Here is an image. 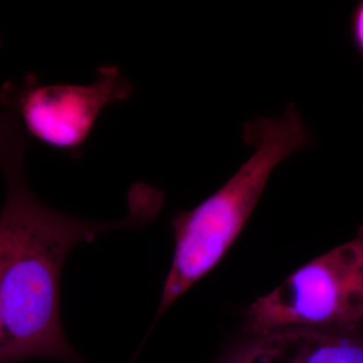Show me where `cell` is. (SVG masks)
Instances as JSON below:
<instances>
[{
	"label": "cell",
	"instance_id": "1",
	"mask_svg": "<svg viewBox=\"0 0 363 363\" xmlns=\"http://www.w3.org/2000/svg\"><path fill=\"white\" fill-rule=\"evenodd\" d=\"M28 140L18 117L0 111V169L6 196L0 211V298L6 363L47 358L89 363L67 340L61 323L60 288L63 267L76 245L101 234L147 226L164 196L135 184L128 213L121 220L96 222L60 213L35 197L23 174Z\"/></svg>",
	"mask_w": 363,
	"mask_h": 363
},
{
	"label": "cell",
	"instance_id": "2",
	"mask_svg": "<svg viewBox=\"0 0 363 363\" xmlns=\"http://www.w3.org/2000/svg\"><path fill=\"white\" fill-rule=\"evenodd\" d=\"M242 138L255 147L252 156L214 194L172 218L175 252L155 322L216 267L252 216L274 169L311 142L293 104L278 118L248 121Z\"/></svg>",
	"mask_w": 363,
	"mask_h": 363
},
{
	"label": "cell",
	"instance_id": "3",
	"mask_svg": "<svg viewBox=\"0 0 363 363\" xmlns=\"http://www.w3.org/2000/svg\"><path fill=\"white\" fill-rule=\"evenodd\" d=\"M362 324L363 226L257 298L245 318L247 330L259 337L293 327L354 332Z\"/></svg>",
	"mask_w": 363,
	"mask_h": 363
},
{
	"label": "cell",
	"instance_id": "4",
	"mask_svg": "<svg viewBox=\"0 0 363 363\" xmlns=\"http://www.w3.org/2000/svg\"><path fill=\"white\" fill-rule=\"evenodd\" d=\"M88 85L42 84L38 76H25L0 89V104L26 131L52 149L80 156L100 113L125 101L133 86L116 66L98 68Z\"/></svg>",
	"mask_w": 363,
	"mask_h": 363
},
{
	"label": "cell",
	"instance_id": "5",
	"mask_svg": "<svg viewBox=\"0 0 363 363\" xmlns=\"http://www.w3.org/2000/svg\"><path fill=\"white\" fill-rule=\"evenodd\" d=\"M219 363H363L354 332L293 327L260 336Z\"/></svg>",
	"mask_w": 363,
	"mask_h": 363
},
{
	"label": "cell",
	"instance_id": "6",
	"mask_svg": "<svg viewBox=\"0 0 363 363\" xmlns=\"http://www.w3.org/2000/svg\"><path fill=\"white\" fill-rule=\"evenodd\" d=\"M352 33L355 44L363 55V2L357 7L353 14Z\"/></svg>",
	"mask_w": 363,
	"mask_h": 363
},
{
	"label": "cell",
	"instance_id": "7",
	"mask_svg": "<svg viewBox=\"0 0 363 363\" xmlns=\"http://www.w3.org/2000/svg\"><path fill=\"white\" fill-rule=\"evenodd\" d=\"M0 363H6L4 350V314H2L1 298H0Z\"/></svg>",
	"mask_w": 363,
	"mask_h": 363
}]
</instances>
